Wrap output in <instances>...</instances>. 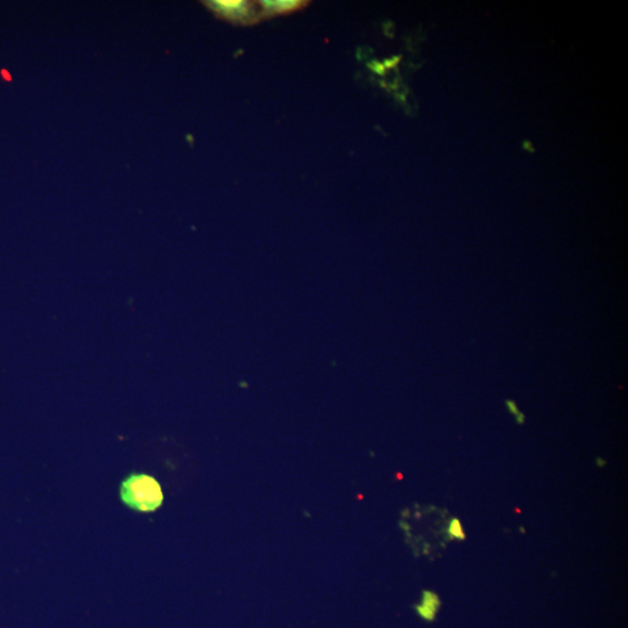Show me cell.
Returning <instances> with one entry per match:
<instances>
[{
    "instance_id": "cell-1",
    "label": "cell",
    "mask_w": 628,
    "mask_h": 628,
    "mask_svg": "<svg viewBox=\"0 0 628 628\" xmlns=\"http://www.w3.org/2000/svg\"><path fill=\"white\" fill-rule=\"evenodd\" d=\"M120 497L127 506L139 512H152L163 503L159 482L146 473H133L127 477L120 487Z\"/></svg>"
},
{
    "instance_id": "cell-2",
    "label": "cell",
    "mask_w": 628,
    "mask_h": 628,
    "mask_svg": "<svg viewBox=\"0 0 628 628\" xmlns=\"http://www.w3.org/2000/svg\"><path fill=\"white\" fill-rule=\"evenodd\" d=\"M204 4L219 18L235 24H250L259 19V12L255 11L253 5L248 1L212 0L204 1Z\"/></svg>"
},
{
    "instance_id": "cell-3",
    "label": "cell",
    "mask_w": 628,
    "mask_h": 628,
    "mask_svg": "<svg viewBox=\"0 0 628 628\" xmlns=\"http://www.w3.org/2000/svg\"><path fill=\"white\" fill-rule=\"evenodd\" d=\"M306 5L300 0H278V1H260V6L263 11L262 15H288L291 12L298 11Z\"/></svg>"
},
{
    "instance_id": "cell-4",
    "label": "cell",
    "mask_w": 628,
    "mask_h": 628,
    "mask_svg": "<svg viewBox=\"0 0 628 628\" xmlns=\"http://www.w3.org/2000/svg\"><path fill=\"white\" fill-rule=\"evenodd\" d=\"M440 607L439 597L434 592H424L423 605L418 607V612L421 617L427 620H432L437 613V610Z\"/></svg>"
},
{
    "instance_id": "cell-5",
    "label": "cell",
    "mask_w": 628,
    "mask_h": 628,
    "mask_svg": "<svg viewBox=\"0 0 628 628\" xmlns=\"http://www.w3.org/2000/svg\"><path fill=\"white\" fill-rule=\"evenodd\" d=\"M448 535L451 539H456V540H461V541L466 539V533L463 531L461 521L457 518L451 519V523L448 525Z\"/></svg>"
},
{
    "instance_id": "cell-6",
    "label": "cell",
    "mask_w": 628,
    "mask_h": 628,
    "mask_svg": "<svg viewBox=\"0 0 628 628\" xmlns=\"http://www.w3.org/2000/svg\"><path fill=\"white\" fill-rule=\"evenodd\" d=\"M506 406L509 408V411L512 413V415L516 417L518 425H523V424H525V415H523V412H520L519 410H518V406H516V403L513 401H506Z\"/></svg>"
},
{
    "instance_id": "cell-7",
    "label": "cell",
    "mask_w": 628,
    "mask_h": 628,
    "mask_svg": "<svg viewBox=\"0 0 628 628\" xmlns=\"http://www.w3.org/2000/svg\"><path fill=\"white\" fill-rule=\"evenodd\" d=\"M597 463H598V466H605V464H607V462H605V461H603V460L600 459H597Z\"/></svg>"
},
{
    "instance_id": "cell-8",
    "label": "cell",
    "mask_w": 628,
    "mask_h": 628,
    "mask_svg": "<svg viewBox=\"0 0 628 628\" xmlns=\"http://www.w3.org/2000/svg\"><path fill=\"white\" fill-rule=\"evenodd\" d=\"M396 60H398V58H394V60H390V62H387V64L389 65V67H391V65L396 64V63H397V62H398V61H396Z\"/></svg>"
}]
</instances>
